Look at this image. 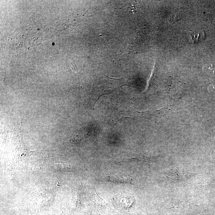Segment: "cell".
Returning a JSON list of instances; mask_svg holds the SVG:
<instances>
[{
    "label": "cell",
    "instance_id": "cell-1",
    "mask_svg": "<svg viewBox=\"0 0 215 215\" xmlns=\"http://www.w3.org/2000/svg\"><path fill=\"white\" fill-rule=\"evenodd\" d=\"M112 201L116 205L121 207H128L132 206L135 202L133 196L129 193H120L112 197Z\"/></svg>",
    "mask_w": 215,
    "mask_h": 215
},
{
    "label": "cell",
    "instance_id": "cell-2",
    "mask_svg": "<svg viewBox=\"0 0 215 215\" xmlns=\"http://www.w3.org/2000/svg\"><path fill=\"white\" fill-rule=\"evenodd\" d=\"M204 33L203 32L196 31L193 32L190 34V38L193 42H197L203 38Z\"/></svg>",
    "mask_w": 215,
    "mask_h": 215
},
{
    "label": "cell",
    "instance_id": "cell-3",
    "mask_svg": "<svg viewBox=\"0 0 215 215\" xmlns=\"http://www.w3.org/2000/svg\"><path fill=\"white\" fill-rule=\"evenodd\" d=\"M204 69V70L207 71L208 72H210L211 73L215 74V66H213V64L207 65L205 66Z\"/></svg>",
    "mask_w": 215,
    "mask_h": 215
},
{
    "label": "cell",
    "instance_id": "cell-4",
    "mask_svg": "<svg viewBox=\"0 0 215 215\" xmlns=\"http://www.w3.org/2000/svg\"><path fill=\"white\" fill-rule=\"evenodd\" d=\"M208 90L212 93H215V84L211 85L208 86Z\"/></svg>",
    "mask_w": 215,
    "mask_h": 215
}]
</instances>
